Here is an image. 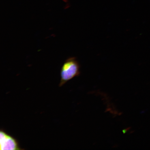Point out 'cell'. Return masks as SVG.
<instances>
[{
	"label": "cell",
	"mask_w": 150,
	"mask_h": 150,
	"mask_svg": "<svg viewBox=\"0 0 150 150\" xmlns=\"http://www.w3.org/2000/svg\"><path fill=\"white\" fill-rule=\"evenodd\" d=\"M80 63L74 57H69L62 66L60 75L61 79L59 86L61 87L69 81L80 74Z\"/></svg>",
	"instance_id": "1"
},
{
	"label": "cell",
	"mask_w": 150,
	"mask_h": 150,
	"mask_svg": "<svg viewBox=\"0 0 150 150\" xmlns=\"http://www.w3.org/2000/svg\"><path fill=\"white\" fill-rule=\"evenodd\" d=\"M1 150H22L21 149L17 140L3 130L0 131Z\"/></svg>",
	"instance_id": "2"
},
{
	"label": "cell",
	"mask_w": 150,
	"mask_h": 150,
	"mask_svg": "<svg viewBox=\"0 0 150 150\" xmlns=\"http://www.w3.org/2000/svg\"><path fill=\"white\" fill-rule=\"evenodd\" d=\"M63 1L65 2H67V0H63Z\"/></svg>",
	"instance_id": "3"
}]
</instances>
